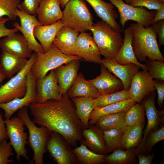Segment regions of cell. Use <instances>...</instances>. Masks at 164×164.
<instances>
[{
	"label": "cell",
	"instance_id": "1",
	"mask_svg": "<svg viewBox=\"0 0 164 164\" xmlns=\"http://www.w3.org/2000/svg\"><path fill=\"white\" fill-rule=\"evenodd\" d=\"M70 98L66 93L60 100L34 102L29 107L35 124L50 132H58L71 146L75 147L83 139V130L85 128L76 115Z\"/></svg>",
	"mask_w": 164,
	"mask_h": 164
},
{
	"label": "cell",
	"instance_id": "2",
	"mask_svg": "<svg viewBox=\"0 0 164 164\" xmlns=\"http://www.w3.org/2000/svg\"><path fill=\"white\" fill-rule=\"evenodd\" d=\"M132 33L133 50L138 61L145 62L147 58L164 62L159 49L157 34L152 26L144 27L137 23L130 25Z\"/></svg>",
	"mask_w": 164,
	"mask_h": 164
},
{
	"label": "cell",
	"instance_id": "3",
	"mask_svg": "<svg viewBox=\"0 0 164 164\" xmlns=\"http://www.w3.org/2000/svg\"><path fill=\"white\" fill-rule=\"evenodd\" d=\"M89 30L101 55L114 60L124 42L121 32L103 20L93 23Z\"/></svg>",
	"mask_w": 164,
	"mask_h": 164
},
{
	"label": "cell",
	"instance_id": "4",
	"mask_svg": "<svg viewBox=\"0 0 164 164\" xmlns=\"http://www.w3.org/2000/svg\"><path fill=\"white\" fill-rule=\"evenodd\" d=\"M18 111V116L28 130L27 144L33 152V158L30 162L43 164V156L46 151V146L50 132L45 127H37L35 125L29 117L27 107Z\"/></svg>",
	"mask_w": 164,
	"mask_h": 164
},
{
	"label": "cell",
	"instance_id": "5",
	"mask_svg": "<svg viewBox=\"0 0 164 164\" xmlns=\"http://www.w3.org/2000/svg\"><path fill=\"white\" fill-rule=\"evenodd\" d=\"M93 19L84 0H70L62 12L61 20L64 26L80 33L89 30Z\"/></svg>",
	"mask_w": 164,
	"mask_h": 164
},
{
	"label": "cell",
	"instance_id": "6",
	"mask_svg": "<svg viewBox=\"0 0 164 164\" xmlns=\"http://www.w3.org/2000/svg\"><path fill=\"white\" fill-rule=\"evenodd\" d=\"M74 60H82L77 56L63 53L52 44L47 52L36 53V59L30 71L36 80L40 79L44 77L50 71Z\"/></svg>",
	"mask_w": 164,
	"mask_h": 164
},
{
	"label": "cell",
	"instance_id": "7",
	"mask_svg": "<svg viewBox=\"0 0 164 164\" xmlns=\"http://www.w3.org/2000/svg\"><path fill=\"white\" fill-rule=\"evenodd\" d=\"M36 56L34 52L23 69L0 86V104L8 102L23 97L27 88V75L30 71Z\"/></svg>",
	"mask_w": 164,
	"mask_h": 164
},
{
	"label": "cell",
	"instance_id": "8",
	"mask_svg": "<svg viewBox=\"0 0 164 164\" xmlns=\"http://www.w3.org/2000/svg\"><path fill=\"white\" fill-rule=\"evenodd\" d=\"M5 122L9 142L16 153L18 161L20 162L21 157L29 160L26 148L28 136L27 133L24 132L25 128L23 121L18 116L5 119Z\"/></svg>",
	"mask_w": 164,
	"mask_h": 164
},
{
	"label": "cell",
	"instance_id": "9",
	"mask_svg": "<svg viewBox=\"0 0 164 164\" xmlns=\"http://www.w3.org/2000/svg\"><path fill=\"white\" fill-rule=\"evenodd\" d=\"M109 0L118 10L122 30L125 22L130 20L144 27H149L156 13L155 11H149L144 7H134L125 3L123 0Z\"/></svg>",
	"mask_w": 164,
	"mask_h": 164
},
{
	"label": "cell",
	"instance_id": "10",
	"mask_svg": "<svg viewBox=\"0 0 164 164\" xmlns=\"http://www.w3.org/2000/svg\"><path fill=\"white\" fill-rule=\"evenodd\" d=\"M70 146L61 134L54 131L50 132L46 149L57 164H78Z\"/></svg>",
	"mask_w": 164,
	"mask_h": 164
},
{
	"label": "cell",
	"instance_id": "11",
	"mask_svg": "<svg viewBox=\"0 0 164 164\" xmlns=\"http://www.w3.org/2000/svg\"><path fill=\"white\" fill-rule=\"evenodd\" d=\"M156 96V93L155 91L145 97L141 102L145 110L147 123L143 131V136L135 148L137 154L141 152L145 153L144 145L148 135L151 132L157 130L160 124L163 121L164 110L159 111L156 108L155 104Z\"/></svg>",
	"mask_w": 164,
	"mask_h": 164
},
{
	"label": "cell",
	"instance_id": "12",
	"mask_svg": "<svg viewBox=\"0 0 164 164\" xmlns=\"http://www.w3.org/2000/svg\"><path fill=\"white\" fill-rule=\"evenodd\" d=\"M16 12L20 25L17 22H14L13 25L15 28L22 33L32 51L37 53H44L41 45L36 41L34 35V28L43 25L36 18V14L30 15L19 8L17 9Z\"/></svg>",
	"mask_w": 164,
	"mask_h": 164
},
{
	"label": "cell",
	"instance_id": "13",
	"mask_svg": "<svg viewBox=\"0 0 164 164\" xmlns=\"http://www.w3.org/2000/svg\"><path fill=\"white\" fill-rule=\"evenodd\" d=\"M27 90L23 97L15 99L7 103L0 104V108L5 111L4 116L5 119L10 118L16 111L24 107H29L31 104L36 102V79L30 71L27 73Z\"/></svg>",
	"mask_w": 164,
	"mask_h": 164
},
{
	"label": "cell",
	"instance_id": "14",
	"mask_svg": "<svg viewBox=\"0 0 164 164\" xmlns=\"http://www.w3.org/2000/svg\"><path fill=\"white\" fill-rule=\"evenodd\" d=\"M153 80L147 70L138 71L133 77L128 91L130 98L140 103L145 97L155 91Z\"/></svg>",
	"mask_w": 164,
	"mask_h": 164
},
{
	"label": "cell",
	"instance_id": "15",
	"mask_svg": "<svg viewBox=\"0 0 164 164\" xmlns=\"http://www.w3.org/2000/svg\"><path fill=\"white\" fill-rule=\"evenodd\" d=\"M36 102L42 103L49 100H59L62 97L54 70H50L48 75L43 78L36 80Z\"/></svg>",
	"mask_w": 164,
	"mask_h": 164
},
{
	"label": "cell",
	"instance_id": "16",
	"mask_svg": "<svg viewBox=\"0 0 164 164\" xmlns=\"http://www.w3.org/2000/svg\"><path fill=\"white\" fill-rule=\"evenodd\" d=\"M74 55L82 60L95 63H101V55L90 34L80 32L78 37L74 49Z\"/></svg>",
	"mask_w": 164,
	"mask_h": 164
},
{
	"label": "cell",
	"instance_id": "17",
	"mask_svg": "<svg viewBox=\"0 0 164 164\" xmlns=\"http://www.w3.org/2000/svg\"><path fill=\"white\" fill-rule=\"evenodd\" d=\"M2 51L20 57L30 58L32 50L23 35L15 32L0 40Z\"/></svg>",
	"mask_w": 164,
	"mask_h": 164
},
{
	"label": "cell",
	"instance_id": "18",
	"mask_svg": "<svg viewBox=\"0 0 164 164\" xmlns=\"http://www.w3.org/2000/svg\"><path fill=\"white\" fill-rule=\"evenodd\" d=\"M101 64L119 78L123 84L124 89L127 91L133 77L140 68L133 63L122 65L117 63L114 60L106 58L101 59Z\"/></svg>",
	"mask_w": 164,
	"mask_h": 164
},
{
	"label": "cell",
	"instance_id": "19",
	"mask_svg": "<svg viewBox=\"0 0 164 164\" xmlns=\"http://www.w3.org/2000/svg\"><path fill=\"white\" fill-rule=\"evenodd\" d=\"M101 74L88 80L98 90L100 95L115 92L124 89L121 81L112 75L106 68L101 64Z\"/></svg>",
	"mask_w": 164,
	"mask_h": 164
},
{
	"label": "cell",
	"instance_id": "20",
	"mask_svg": "<svg viewBox=\"0 0 164 164\" xmlns=\"http://www.w3.org/2000/svg\"><path fill=\"white\" fill-rule=\"evenodd\" d=\"M80 60H74L54 70L58 80L61 94H66L76 80L80 68Z\"/></svg>",
	"mask_w": 164,
	"mask_h": 164
},
{
	"label": "cell",
	"instance_id": "21",
	"mask_svg": "<svg viewBox=\"0 0 164 164\" xmlns=\"http://www.w3.org/2000/svg\"><path fill=\"white\" fill-rule=\"evenodd\" d=\"M38 19L43 25L54 23L61 19L62 12L60 0H42L36 12Z\"/></svg>",
	"mask_w": 164,
	"mask_h": 164
},
{
	"label": "cell",
	"instance_id": "22",
	"mask_svg": "<svg viewBox=\"0 0 164 164\" xmlns=\"http://www.w3.org/2000/svg\"><path fill=\"white\" fill-rule=\"evenodd\" d=\"M83 139L80 143L85 145L92 151L99 154L108 153L103 137V132L94 125H89L83 130Z\"/></svg>",
	"mask_w": 164,
	"mask_h": 164
},
{
	"label": "cell",
	"instance_id": "23",
	"mask_svg": "<svg viewBox=\"0 0 164 164\" xmlns=\"http://www.w3.org/2000/svg\"><path fill=\"white\" fill-rule=\"evenodd\" d=\"M124 34L123 44L114 60L117 63L122 65L133 63L143 70H147V66L138 60L133 52L132 44V35L130 26L124 30Z\"/></svg>",
	"mask_w": 164,
	"mask_h": 164
},
{
	"label": "cell",
	"instance_id": "24",
	"mask_svg": "<svg viewBox=\"0 0 164 164\" xmlns=\"http://www.w3.org/2000/svg\"><path fill=\"white\" fill-rule=\"evenodd\" d=\"M86 1L92 7L97 15L102 20L106 22L112 28L120 32L123 30L121 27L116 21L118 15L114 9L111 3L102 0H84Z\"/></svg>",
	"mask_w": 164,
	"mask_h": 164
},
{
	"label": "cell",
	"instance_id": "25",
	"mask_svg": "<svg viewBox=\"0 0 164 164\" xmlns=\"http://www.w3.org/2000/svg\"><path fill=\"white\" fill-rule=\"evenodd\" d=\"M79 32L64 26L57 33L53 44L63 53L74 55V49Z\"/></svg>",
	"mask_w": 164,
	"mask_h": 164
},
{
	"label": "cell",
	"instance_id": "26",
	"mask_svg": "<svg viewBox=\"0 0 164 164\" xmlns=\"http://www.w3.org/2000/svg\"><path fill=\"white\" fill-rule=\"evenodd\" d=\"M63 26L64 25L60 19L53 24L38 26L34 28V36L40 43L44 53L49 49L57 33Z\"/></svg>",
	"mask_w": 164,
	"mask_h": 164
},
{
	"label": "cell",
	"instance_id": "27",
	"mask_svg": "<svg viewBox=\"0 0 164 164\" xmlns=\"http://www.w3.org/2000/svg\"><path fill=\"white\" fill-rule=\"evenodd\" d=\"M67 94L70 98L87 97L95 99L100 95L98 90L81 73H79Z\"/></svg>",
	"mask_w": 164,
	"mask_h": 164
},
{
	"label": "cell",
	"instance_id": "28",
	"mask_svg": "<svg viewBox=\"0 0 164 164\" xmlns=\"http://www.w3.org/2000/svg\"><path fill=\"white\" fill-rule=\"evenodd\" d=\"M28 60L2 51L0 56V68L6 78H9L20 72Z\"/></svg>",
	"mask_w": 164,
	"mask_h": 164
},
{
	"label": "cell",
	"instance_id": "29",
	"mask_svg": "<svg viewBox=\"0 0 164 164\" xmlns=\"http://www.w3.org/2000/svg\"><path fill=\"white\" fill-rule=\"evenodd\" d=\"M136 102L131 98L102 107H95L90 115L89 125H94L101 117L108 114L126 112Z\"/></svg>",
	"mask_w": 164,
	"mask_h": 164
},
{
	"label": "cell",
	"instance_id": "30",
	"mask_svg": "<svg viewBox=\"0 0 164 164\" xmlns=\"http://www.w3.org/2000/svg\"><path fill=\"white\" fill-rule=\"evenodd\" d=\"M71 98L76 106V115L85 128H87L89 125V117L94 108V99L87 97H76Z\"/></svg>",
	"mask_w": 164,
	"mask_h": 164
},
{
	"label": "cell",
	"instance_id": "31",
	"mask_svg": "<svg viewBox=\"0 0 164 164\" xmlns=\"http://www.w3.org/2000/svg\"><path fill=\"white\" fill-rule=\"evenodd\" d=\"M145 123L133 126L126 125L124 129L121 149L135 148L142 139Z\"/></svg>",
	"mask_w": 164,
	"mask_h": 164
},
{
	"label": "cell",
	"instance_id": "32",
	"mask_svg": "<svg viewBox=\"0 0 164 164\" xmlns=\"http://www.w3.org/2000/svg\"><path fill=\"white\" fill-rule=\"evenodd\" d=\"M72 151L77 158L78 164H103L105 163L106 155L95 153L82 144L80 143L79 146H77L72 149Z\"/></svg>",
	"mask_w": 164,
	"mask_h": 164
},
{
	"label": "cell",
	"instance_id": "33",
	"mask_svg": "<svg viewBox=\"0 0 164 164\" xmlns=\"http://www.w3.org/2000/svg\"><path fill=\"white\" fill-rule=\"evenodd\" d=\"M105 158L108 164H133L137 163V153L135 148L127 149H116Z\"/></svg>",
	"mask_w": 164,
	"mask_h": 164
},
{
	"label": "cell",
	"instance_id": "34",
	"mask_svg": "<svg viewBox=\"0 0 164 164\" xmlns=\"http://www.w3.org/2000/svg\"><path fill=\"white\" fill-rule=\"evenodd\" d=\"M125 112L104 115L99 118L94 125L102 131L127 125L125 119Z\"/></svg>",
	"mask_w": 164,
	"mask_h": 164
},
{
	"label": "cell",
	"instance_id": "35",
	"mask_svg": "<svg viewBox=\"0 0 164 164\" xmlns=\"http://www.w3.org/2000/svg\"><path fill=\"white\" fill-rule=\"evenodd\" d=\"M126 126L103 131L108 153L112 152L115 149H121L124 129Z\"/></svg>",
	"mask_w": 164,
	"mask_h": 164
},
{
	"label": "cell",
	"instance_id": "36",
	"mask_svg": "<svg viewBox=\"0 0 164 164\" xmlns=\"http://www.w3.org/2000/svg\"><path fill=\"white\" fill-rule=\"evenodd\" d=\"M130 98L128 91L125 89L108 94L100 95L94 99V106L102 107Z\"/></svg>",
	"mask_w": 164,
	"mask_h": 164
},
{
	"label": "cell",
	"instance_id": "37",
	"mask_svg": "<svg viewBox=\"0 0 164 164\" xmlns=\"http://www.w3.org/2000/svg\"><path fill=\"white\" fill-rule=\"evenodd\" d=\"M145 110L141 104L136 103L126 112L125 119L127 126H133L145 123Z\"/></svg>",
	"mask_w": 164,
	"mask_h": 164
},
{
	"label": "cell",
	"instance_id": "38",
	"mask_svg": "<svg viewBox=\"0 0 164 164\" xmlns=\"http://www.w3.org/2000/svg\"><path fill=\"white\" fill-rule=\"evenodd\" d=\"M20 2V0H0V17L6 16L9 20H16Z\"/></svg>",
	"mask_w": 164,
	"mask_h": 164
},
{
	"label": "cell",
	"instance_id": "39",
	"mask_svg": "<svg viewBox=\"0 0 164 164\" xmlns=\"http://www.w3.org/2000/svg\"><path fill=\"white\" fill-rule=\"evenodd\" d=\"M145 62L147 71L153 79L164 80V62L147 58Z\"/></svg>",
	"mask_w": 164,
	"mask_h": 164
},
{
	"label": "cell",
	"instance_id": "40",
	"mask_svg": "<svg viewBox=\"0 0 164 164\" xmlns=\"http://www.w3.org/2000/svg\"><path fill=\"white\" fill-rule=\"evenodd\" d=\"M164 139V126L162 125L159 129L152 131L147 137L144 145L145 153L150 154L153 147L158 142Z\"/></svg>",
	"mask_w": 164,
	"mask_h": 164
},
{
	"label": "cell",
	"instance_id": "41",
	"mask_svg": "<svg viewBox=\"0 0 164 164\" xmlns=\"http://www.w3.org/2000/svg\"><path fill=\"white\" fill-rule=\"evenodd\" d=\"M129 5L134 7L146 8L157 10L164 7V1L160 0H131Z\"/></svg>",
	"mask_w": 164,
	"mask_h": 164
},
{
	"label": "cell",
	"instance_id": "42",
	"mask_svg": "<svg viewBox=\"0 0 164 164\" xmlns=\"http://www.w3.org/2000/svg\"><path fill=\"white\" fill-rule=\"evenodd\" d=\"M14 155L11 145L7 140L0 142V164H7L14 162V159H9Z\"/></svg>",
	"mask_w": 164,
	"mask_h": 164
},
{
	"label": "cell",
	"instance_id": "43",
	"mask_svg": "<svg viewBox=\"0 0 164 164\" xmlns=\"http://www.w3.org/2000/svg\"><path fill=\"white\" fill-rule=\"evenodd\" d=\"M42 0H24L19 5L18 8L31 15L36 13L40 2Z\"/></svg>",
	"mask_w": 164,
	"mask_h": 164
},
{
	"label": "cell",
	"instance_id": "44",
	"mask_svg": "<svg viewBox=\"0 0 164 164\" xmlns=\"http://www.w3.org/2000/svg\"><path fill=\"white\" fill-rule=\"evenodd\" d=\"M153 85L158 94L157 103L161 109L163 106L164 100V80L158 79L153 80Z\"/></svg>",
	"mask_w": 164,
	"mask_h": 164
},
{
	"label": "cell",
	"instance_id": "45",
	"mask_svg": "<svg viewBox=\"0 0 164 164\" xmlns=\"http://www.w3.org/2000/svg\"><path fill=\"white\" fill-rule=\"evenodd\" d=\"M152 26L159 37V46L164 45V20L158 21Z\"/></svg>",
	"mask_w": 164,
	"mask_h": 164
},
{
	"label": "cell",
	"instance_id": "46",
	"mask_svg": "<svg viewBox=\"0 0 164 164\" xmlns=\"http://www.w3.org/2000/svg\"><path fill=\"white\" fill-rule=\"evenodd\" d=\"M9 20L8 18H4L0 21V38L6 36L12 33L16 32L18 31L15 28L10 29L6 27L5 24Z\"/></svg>",
	"mask_w": 164,
	"mask_h": 164
},
{
	"label": "cell",
	"instance_id": "47",
	"mask_svg": "<svg viewBox=\"0 0 164 164\" xmlns=\"http://www.w3.org/2000/svg\"><path fill=\"white\" fill-rule=\"evenodd\" d=\"M154 156V152L151 154L141 152L137 155L139 164H151Z\"/></svg>",
	"mask_w": 164,
	"mask_h": 164
},
{
	"label": "cell",
	"instance_id": "48",
	"mask_svg": "<svg viewBox=\"0 0 164 164\" xmlns=\"http://www.w3.org/2000/svg\"><path fill=\"white\" fill-rule=\"evenodd\" d=\"M2 113L0 111V142L8 138L5 124L2 118Z\"/></svg>",
	"mask_w": 164,
	"mask_h": 164
},
{
	"label": "cell",
	"instance_id": "49",
	"mask_svg": "<svg viewBox=\"0 0 164 164\" xmlns=\"http://www.w3.org/2000/svg\"><path fill=\"white\" fill-rule=\"evenodd\" d=\"M164 19V7L156 10L155 16L151 22V24L156 23L158 21Z\"/></svg>",
	"mask_w": 164,
	"mask_h": 164
},
{
	"label": "cell",
	"instance_id": "50",
	"mask_svg": "<svg viewBox=\"0 0 164 164\" xmlns=\"http://www.w3.org/2000/svg\"><path fill=\"white\" fill-rule=\"evenodd\" d=\"M70 0H60V5L63 8H64Z\"/></svg>",
	"mask_w": 164,
	"mask_h": 164
},
{
	"label": "cell",
	"instance_id": "51",
	"mask_svg": "<svg viewBox=\"0 0 164 164\" xmlns=\"http://www.w3.org/2000/svg\"><path fill=\"white\" fill-rule=\"evenodd\" d=\"M5 77L0 68V83L5 79Z\"/></svg>",
	"mask_w": 164,
	"mask_h": 164
},
{
	"label": "cell",
	"instance_id": "52",
	"mask_svg": "<svg viewBox=\"0 0 164 164\" xmlns=\"http://www.w3.org/2000/svg\"><path fill=\"white\" fill-rule=\"evenodd\" d=\"M124 0L126 2V3L128 4H129L131 0Z\"/></svg>",
	"mask_w": 164,
	"mask_h": 164
},
{
	"label": "cell",
	"instance_id": "53",
	"mask_svg": "<svg viewBox=\"0 0 164 164\" xmlns=\"http://www.w3.org/2000/svg\"><path fill=\"white\" fill-rule=\"evenodd\" d=\"M4 18L3 17H0V21L3 19Z\"/></svg>",
	"mask_w": 164,
	"mask_h": 164
},
{
	"label": "cell",
	"instance_id": "54",
	"mask_svg": "<svg viewBox=\"0 0 164 164\" xmlns=\"http://www.w3.org/2000/svg\"><path fill=\"white\" fill-rule=\"evenodd\" d=\"M160 0L162 1H164V0Z\"/></svg>",
	"mask_w": 164,
	"mask_h": 164
}]
</instances>
